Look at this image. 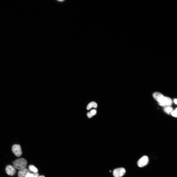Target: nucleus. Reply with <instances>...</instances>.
<instances>
[{
	"instance_id": "obj_1",
	"label": "nucleus",
	"mask_w": 177,
	"mask_h": 177,
	"mask_svg": "<svg viewBox=\"0 0 177 177\" xmlns=\"http://www.w3.org/2000/svg\"><path fill=\"white\" fill-rule=\"evenodd\" d=\"M14 167L17 169L21 170L25 168L27 164V161L23 158H20L13 162Z\"/></svg>"
},
{
	"instance_id": "obj_2",
	"label": "nucleus",
	"mask_w": 177,
	"mask_h": 177,
	"mask_svg": "<svg viewBox=\"0 0 177 177\" xmlns=\"http://www.w3.org/2000/svg\"><path fill=\"white\" fill-rule=\"evenodd\" d=\"M126 173V170L123 168L121 167L115 169L113 172L114 177H122Z\"/></svg>"
},
{
	"instance_id": "obj_3",
	"label": "nucleus",
	"mask_w": 177,
	"mask_h": 177,
	"mask_svg": "<svg viewBox=\"0 0 177 177\" xmlns=\"http://www.w3.org/2000/svg\"><path fill=\"white\" fill-rule=\"evenodd\" d=\"M172 103V99L168 97H164L162 100L158 103L161 106H170Z\"/></svg>"
},
{
	"instance_id": "obj_4",
	"label": "nucleus",
	"mask_w": 177,
	"mask_h": 177,
	"mask_svg": "<svg viewBox=\"0 0 177 177\" xmlns=\"http://www.w3.org/2000/svg\"><path fill=\"white\" fill-rule=\"evenodd\" d=\"M148 162V157L146 156H144L139 160L137 162V165L140 167H143L147 165Z\"/></svg>"
},
{
	"instance_id": "obj_5",
	"label": "nucleus",
	"mask_w": 177,
	"mask_h": 177,
	"mask_svg": "<svg viewBox=\"0 0 177 177\" xmlns=\"http://www.w3.org/2000/svg\"><path fill=\"white\" fill-rule=\"evenodd\" d=\"M12 151L15 155L20 156L22 154V151L20 146L18 144H15L12 146Z\"/></svg>"
},
{
	"instance_id": "obj_6",
	"label": "nucleus",
	"mask_w": 177,
	"mask_h": 177,
	"mask_svg": "<svg viewBox=\"0 0 177 177\" xmlns=\"http://www.w3.org/2000/svg\"><path fill=\"white\" fill-rule=\"evenodd\" d=\"M6 171L7 174L10 176H13L15 173L16 170L15 168L11 165H7L6 168Z\"/></svg>"
},
{
	"instance_id": "obj_7",
	"label": "nucleus",
	"mask_w": 177,
	"mask_h": 177,
	"mask_svg": "<svg viewBox=\"0 0 177 177\" xmlns=\"http://www.w3.org/2000/svg\"><path fill=\"white\" fill-rule=\"evenodd\" d=\"M30 173V171L26 168L20 170L18 171L19 177H26L27 175Z\"/></svg>"
},
{
	"instance_id": "obj_8",
	"label": "nucleus",
	"mask_w": 177,
	"mask_h": 177,
	"mask_svg": "<svg viewBox=\"0 0 177 177\" xmlns=\"http://www.w3.org/2000/svg\"><path fill=\"white\" fill-rule=\"evenodd\" d=\"M153 96L154 99L158 103L160 102L164 97L162 93L159 92L154 93L153 94Z\"/></svg>"
},
{
	"instance_id": "obj_9",
	"label": "nucleus",
	"mask_w": 177,
	"mask_h": 177,
	"mask_svg": "<svg viewBox=\"0 0 177 177\" xmlns=\"http://www.w3.org/2000/svg\"><path fill=\"white\" fill-rule=\"evenodd\" d=\"M97 106V103L95 102H90L88 104L87 108V110H89L92 107L96 108Z\"/></svg>"
},
{
	"instance_id": "obj_10",
	"label": "nucleus",
	"mask_w": 177,
	"mask_h": 177,
	"mask_svg": "<svg viewBox=\"0 0 177 177\" xmlns=\"http://www.w3.org/2000/svg\"><path fill=\"white\" fill-rule=\"evenodd\" d=\"M163 110L166 113L169 114H171L173 111V108L170 106L164 107Z\"/></svg>"
},
{
	"instance_id": "obj_11",
	"label": "nucleus",
	"mask_w": 177,
	"mask_h": 177,
	"mask_svg": "<svg viewBox=\"0 0 177 177\" xmlns=\"http://www.w3.org/2000/svg\"><path fill=\"white\" fill-rule=\"evenodd\" d=\"M96 112L97 111L96 109H93L87 113V116L88 118H90L93 116L95 115L96 114Z\"/></svg>"
},
{
	"instance_id": "obj_12",
	"label": "nucleus",
	"mask_w": 177,
	"mask_h": 177,
	"mask_svg": "<svg viewBox=\"0 0 177 177\" xmlns=\"http://www.w3.org/2000/svg\"><path fill=\"white\" fill-rule=\"evenodd\" d=\"M29 168L30 171L33 172L34 173H37L38 171L37 168L33 165H29Z\"/></svg>"
},
{
	"instance_id": "obj_13",
	"label": "nucleus",
	"mask_w": 177,
	"mask_h": 177,
	"mask_svg": "<svg viewBox=\"0 0 177 177\" xmlns=\"http://www.w3.org/2000/svg\"><path fill=\"white\" fill-rule=\"evenodd\" d=\"M39 174L38 173H28L26 177H38Z\"/></svg>"
},
{
	"instance_id": "obj_14",
	"label": "nucleus",
	"mask_w": 177,
	"mask_h": 177,
	"mask_svg": "<svg viewBox=\"0 0 177 177\" xmlns=\"http://www.w3.org/2000/svg\"><path fill=\"white\" fill-rule=\"evenodd\" d=\"M177 109L176 108L175 110L173 111L171 113V114L173 116L175 117H177Z\"/></svg>"
},
{
	"instance_id": "obj_15",
	"label": "nucleus",
	"mask_w": 177,
	"mask_h": 177,
	"mask_svg": "<svg viewBox=\"0 0 177 177\" xmlns=\"http://www.w3.org/2000/svg\"><path fill=\"white\" fill-rule=\"evenodd\" d=\"M177 99H174V103L176 104H177Z\"/></svg>"
},
{
	"instance_id": "obj_16",
	"label": "nucleus",
	"mask_w": 177,
	"mask_h": 177,
	"mask_svg": "<svg viewBox=\"0 0 177 177\" xmlns=\"http://www.w3.org/2000/svg\"><path fill=\"white\" fill-rule=\"evenodd\" d=\"M38 177H44L43 175H41V176H39Z\"/></svg>"
}]
</instances>
